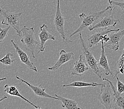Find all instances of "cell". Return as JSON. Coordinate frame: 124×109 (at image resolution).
<instances>
[{"mask_svg":"<svg viewBox=\"0 0 124 109\" xmlns=\"http://www.w3.org/2000/svg\"><path fill=\"white\" fill-rule=\"evenodd\" d=\"M7 98H8V97H7V96H5L3 97V98H2L1 100H0V102H1L3 101V100H5V99H7Z\"/></svg>","mask_w":124,"mask_h":109,"instance_id":"25","label":"cell"},{"mask_svg":"<svg viewBox=\"0 0 124 109\" xmlns=\"http://www.w3.org/2000/svg\"><path fill=\"white\" fill-rule=\"evenodd\" d=\"M38 36L40 38L39 43V48L38 53L40 52H43L45 50V45L47 40H55V37L51 34L48 31V27L46 24H43L41 26L40 30Z\"/></svg>","mask_w":124,"mask_h":109,"instance_id":"10","label":"cell"},{"mask_svg":"<svg viewBox=\"0 0 124 109\" xmlns=\"http://www.w3.org/2000/svg\"><path fill=\"white\" fill-rule=\"evenodd\" d=\"M79 43L81 49L85 56V59L86 60L88 66L99 78L101 79L102 72L99 69L98 62H97L96 59L94 58L93 53L89 50L87 44L84 39L81 32L79 33Z\"/></svg>","mask_w":124,"mask_h":109,"instance_id":"3","label":"cell"},{"mask_svg":"<svg viewBox=\"0 0 124 109\" xmlns=\"http://www.w3.org/2000/svg\"><path fill=\"white\" fill-rule=\"evenodd\" d=\"M54 22L56 30L60 34L65 44L71 43L72 41L69 39L70 38H68L66 35V32L64 28L65 20L64 16L61 11L60 0H57V6Z\"/></svg>","mask_w":124,"mask_h":109,"instance_id":"6","label":"cell"},{"mask_svg":"<svg viewBox=\"0 0 124 109\" xmlns=\"http://www.w3.org/2000/svg\"><path fill=\"white\" fill-rule=\"evenodd\" d=\"M108 3L113 6H118L120 8L124 13V1H116L115 0H108Z\"/></svg>","mask_w":124,"mask_h":109,"instance_id":"23","label":"cell"},{"mask_svg":"<svg viewBox=\"0 0 124 109\" xmlns=\"http://www.w3.org/2000/svg\"><path fill=\"white\" fill-rule=\"evenodd\" d=\"M75 59V54L72 52H67L65 50L62 49L60 51V56L58 60L54 66L48 67V69L51 71L57 70L63 64L66 63L73 60Z\"/></svg>","mask_w":124,"mask_h":109,"instance_id":"12","label":"cell"},{"mask_svg":"<svg viewBox=\"0 0 124 109\" xmlns=\"http://www.w3.org/2000/svg\"><path fill=\"white\" fill-rule=\"evenodd\" d=\"M117 79V90L120 93L124 92V83L121 82L118 77L117 76L115 77Z\"/></svg>","mask_w":124,"mask_h":109,"instance_id":"24","label":"cell"},{"mask_svg":"<svg viewBox=\"0 0 124 109\" xmlns=\"http://www.w3.org/2000/svg\"><path fill=\"white\" fill-rule=\"evenodd\" d=\"M119 22V20L115 19L113 15H111V14L108 15L103 17L94 24L90 26V27H88V29L90 31H92L94 29L107 28L110 26H113L115 27Z\"/></svg>","mask_w":124,"mask_h":109,"instance_id":"8","label":"cell"},{"mask_svg":"<svg viewBox=\"0 0 124 109\" xmlns=\"http://www.w3.org/2000/svg\"><path fill=\"white\" fill-rule=\"evenodd\" d=\"M101 55L99 60L98 64L99 66L101 67L102 68H104L105 71V75L106 76H108L111 75L113 78H115V76L114 75L113 72L110 68V66L108 63V59L106 55V52L105 51V43L103 41H101Z\"/></svg>","mask_w":124,"mask_h":109,"instance_id":"15","label":"cell"},{"mask_svg":"<svg viewBox=\"0 0 124 109\" xmlns=\"http://www.w3.org/2000/svg\"><path fill=\"white\" fill-rule=\"evenodd\" d=\"M16 78L17 79V80H19L21 82H23V83H25L26 85H28L29 87V88L32 90V91L34 92L35 95L37 96L41 97V98H50V99H55L57 100H59L58 98L57 97H56L55 96H52L51 95H49L48 93H47L46 91V89L45 88L41 87V84H40L39 86H35V85H34L32 84L29 83L28 81H25L24 79H23L22 78L19 77L18 76L16 75Z\"/></svg>","mask_w":124,"mask_h":109,"instance_id":"14","label":"cell"},{"mask_svg":"<svg viewBox=\"0 0 124 109\" xmlns=\"http://www.w3.org/2000/svg\"><path fill=\"white\" fill-rule=\"evenodd\" d=\"M54 96L57 97L59 100L62 103V107L63 108H66L68 109H83L80 107H79L78 102L76 101V100L64 98V97L58 95L57 94H55Z\"/></svg>","mask_w":124,"mask_h":109,"instance_id":"18","label":"cell"},{"mask_svg":"<svg viewBox=\"0 0 124 109\" xmlns=\"http://www.w3.org/2000/svg\"><path fill=\"white\" fill-rule=\"evenodd\" d=\"M103 83H98L96 82H87L81 81H73L72 83L69 84H64L62 85V87H72L76 88H82V87H95L97 86H102L104 84Z\"/></svg>","mask_w":124,"mask_h":109,"instance_id":"19","label":"cell"},{"mask_svg":"<svg viewBox=\"0 0 124 109\" xmlns=\"http://www.w3.org/2000/svg\"><path fill=\"white\" fill-rule=\"evenodd\" d=\"M11 28L10 26L4 28H0V42L2 43L3 41L5 38V37L8 36V32L9 31Z\"/></svg>","mask_w":124,"mask_h":109,"instance_id":"22","label":"cell"},{"mask_svg":"<svg viewBox=\"0 0 124 109\" xmlns=\"http://www.w3.org/2000/svg\"><path fill=\"white\" fill-rule=\"evenodd\" d=\"M4 91L10 96L20 97V98L22 99L23 100H24L26 102H27L29 103H30L35 109H39L41 108V107H40V106L32 103L30 101V100L27 99L23 95H22L20 92L19 90L17 89V88L16 86H14V85H9L8 84H5L4 87Z\"/></svg>","mask_w":124,"mask_h":109,"instance_id":"17","label":"cell"},{"mask_svg":"<svg viewBox=\"0 0 124 109\" xmlns=\"http://www.w3.org/2000/svg\"><path fill=\"white\" fill-rule=\"evenodd\" d=\"M98 30L95 33H93L88 37L87 45L89 48L96 46L101 42L102 35L106 34H109L111 32H117L120 31L119 28L112 29L109 28H102L98 29Z\"/></svg>","mask_w":124,"mask_h":109,"instance_id":"7","label":"cell"},{"mask_svg":"<svg viewBox=\"0 0 124 109\" xmlns=\"http://www.w3.org/2000/svg\"><path fill=\"white\" fill-rule=\"evenodd\" d=\"M35 32L33 27H28L24 25L21 29L20 36L21 37V42L24 48L30 52L32 58H35L34 52L37 46L39 45L35 38Z\"/></svg>","mask_w":124,"mask_h":109,"instance_id":"2","label":"cell"},{"mask_svg":"<svg viewBox=\"0 0 124 109\" xmlns=\"http://www.w3.org/2000/svg\"><path fill=\"white\" fill-rule=\"evenodd\" d=\"M90 67L88 66L86 60L82 55H80L79 59L75 62L74 66L71 70V74L73 76H81L89 69Z\"/></svg>","mask_w":124,"mask_h":109,"instance_id":"13","label":"cell"},{"mask_svg":"<svg viewBox=\"0 0 124 109\" xmlns=\"http://www.w3.org/2000/svg\"><path fill=\"white\" fill-rule=\"evenodd\" d=\"M98 99L106 109L114 108L115 104L114 94L111 85L107 81V83H104L101 86Z\"/></svg>","mask_w":124,"mask_h":109,"instance_id":"5","label":"cell"},{"mask_svg":"<svg viewBox=\"0 0 124 109\" xmlns=\"http://www.w3.org/2000/svg\"><path fill=\"white\" fill-rule=\"evenodd\" d=\"M113 10V6L110 5L104 10L96 12H90L88 14H86L84 13H81L79 15V17L81 21V24L73 33L70 35L69 37L71 38L76 34L79 33L80 32H81L85 28H88L90 26L94 24L105 16L110 15Z\"/></svg>","mask_w":124,"mask_h":109,"instance_id":"1","label":"cell"},{"mask_svg":"<svg viewBox=\"0 0 124 109\" xmlns=\"http://www.w3.org/2000/svg\"><path fill=\"white\" fill-rule=\"evenodd\" d=\"M102 80L108 82L111 85L115 96V104L114 108L124 109V95H123L122 93H120L117 91V90L115 88L113 82L110 80H109L108 79L102 78Z\"/></svg>","mask_w":124,"mask_h":109,"instance_id":"16","label":"cell"},{"mask_svg":"<svg viewBox=\"0 0 124 109\" xmlns=\"http://www.w3.org/2000/svg\"><path fill=\"white\" fill-rule=\"evenodd\" d=\"M110 40L105 43V46L114 51H117L119 48V43L124 36V29L122 31L114 32L108 34Z\"/></svg>","mask_w":124,"mask_h":109,"instance_id":"9","label":"cell"},{"mask_svg":"<svg viewBox=\"0 0 124 109\" xmlns=\"http://www.w3.org/2000/svg\"><path fill=\"white\" fill-rule=\"evenodd\" d=\"M14 55L11 52H8V54H6L5 56L2 58L0 60V62L2 63L3 64H5V65L10 66L12 64L14 63V61H19L20 59H12L11 58V57L13 56Z\"/></svg>","mask_w":124,"mask_h":109,"instance_id":"21","label":"cell"},{"mask_svg":"<svg viewBox=\"0 0 124 109\" xmlns=\"http://www.w3.org/2000/svg\"><path fill=\"white\" fill-rule=\"evenodd\" d=\"M11 42L12 44H13V46H14V48L15 49L17 54H18L20 60L21 61L23 64H24L25 65H26V66H27L29 69L32 70L35 72H37L38 69L37 67L35 66V64L30 60V58L28 56L27 54L23 51L22 49H21V48L20 47L18 44L16 43V42H14L13 40H11Z\"/></svg>","mask_w":124,"mask_h":109,"instance_id":"11","label":"cell"},{"mask_svg":"<svg viewBox=\"0 0 124 109\" xmlns=\"http://www.w3.org/2000/svg\"><path fill=\"white\" fill-rule=\"evenodd\" d=\"M122 73L123 74L124 73V47L123 51L121 56L120 57L119 60L117 61V71L116 74L115 75V77L118 75V73Z\"/></svg>","mask_w":124,"mask_h":109,"instance_id":"20","label":"cell"},{"mask_svg":"<svg viewBox=\"0 0 124 109\" xmlns=\"http://www.w3.org/2000/svg\"><path fill=\"white\" fill-rule=\"evenodd\" d=\"M1 14L3 16V19L1 24L10 26L16 32L17 35H20V18L22 15V13H13L9 11L5 10L2 7L0 8Z\"/></svg>","mask_w":124,"mask_h":109,"instance_id":"4","label":"cell"},{"mask_svg":"<svg viewBox=\"0 0 124 109\" xmlns=\"http://www.w3.org/2000/svg\"><path fill=\"white\" fill-rule=\"evenodd\" d=\"M7 80V78L6 77H4L3 78H2L1 79V80H0V81H2V80Z\"/></svg>","mask_w":124,"mask_h":109,"instance_id":"26","label":"cell"}]
</instances>
